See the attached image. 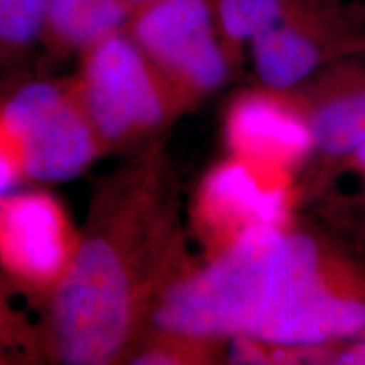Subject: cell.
<instances>
[{
    "label": "cell",
    "instance_id": "obj_8",
    "mask_svg": "<svg viewBox=\"0 0 365 365\" xmlns=\"http://www.w3.org/2000/svg\"><path fill=\"white\" fill-rule=\"evenodd\" d=\"M281 91L242 95L228 113L227 139L235 158L284 171L314 149L309 117L282 102Z\"/></svg>",
    "mask_w": 365,
    "mask_h": 365
},
{
    "label": "cell",
    "instance_id": "obj_1",
    "mask_svg": "<svg viewBox=\"0 0 365 365\" xmlns=\"http://www.w3.org/2000/svg\"><path fill=\"white\" fill-rule=\"evenodd\" d=\"M284 227L250 225L225 250L164 296L161 330L181 336L252 339L276 289Z\"/></svg>",
    "mask_w": 365,
    "mask_h": 365
},
{
    "label": "cell",
    "instance_id": "obj_4",
    "mask_svg": "<svg viewBox=\"0 0 365 365\" xmlns=\"http://www.w3.org/2000/svg\"><path fill=\"white\" fill-rule=\"evenodd\" d=\"M2 122L19 149L22 166L36 180H71L93 158L88 124L54 85L31 83L17 91Z\"/></svg>",
    "mask_w": 365,
    "mask_h": 365
},
{
    "label": "cell",
    "instance_id": "obj_6",
    "mask_svg": "<svg viewBox=\"0 0 365 365\" xmlns=\"http://www.w3.org/2000/svg\"><path fill=\"white\" fill-rule=\"evenodd\" d=\"M86 98L95 125L110 139L156 125L164 115L153 61L120 33L90 48Z\"/></svg>",
    "mask_w": 365,
    "mask_h": 365
},
{
    "label": "cell",
    "instance_id": "obj_10",
    "mask_svg": "<svg viewBox=\"0 0 365 365\" xmlns=\"http://www.w3.org/2000/svg\"><path fill=\"white\" fill-rule=\"evenodd\" d=\"M0 250L9 264L34 279H48L66 261L61 213L44 195H17L0 205Z\"/></svg>",
    "mask_w": 365,
    "mask_h": 365
},
{
    "label": "cell",
    "instance_id": "obj_2",
    "mask_svg": "<svg viewBox=\"0 0 365 365\" xmlns=\"http://www.w3.org/2000/svg\"><path fill=\"white\" fill-rule=\"evenodd\" d=\"M130 287L120 257L103 240L81 245L58 289L54 323L66 362L110 360L124 344Z\"/></svg>",
    "mask_w": 365,
    "mask_h": 365
},
{
    "label": "cell",
    "instance_id": "obj_3",
    "mask_svg": "<svg viewBox=\"0 0 365 365\" xmlns=\"http://www.w3.org/2000/svg\"><path fill=\"white\" fill-rule=\"evenodd\" d=\"M132 41L154 66L188 88L212 91L228 78L230 54L210 0H153L137 11Z\"/></svg>",
    "mask_w": 365,
    "mask_h": 365
},
{
    "label": "cell",
    "instance_id": "obj_15",
    "mask_svg": "<svg viewBox=\"0 0 365 365\" xmlns=\"http://www.w3.org/2000/svg\"><path fill=\"white\" fill-rule=\"evenodd\" d=\"M335 362L346 365H365V333L362 339L354 341L352 345L336 354Z\"/></svg>",
    "mask_w": 365,
    "mask_h": 365
},
{
    "label": "cell",
    "instance_id": "obj_12",
    "mask_svg": "<svg viewBox=\"0 0 365 365\" xmlns=\"http://www.w3.org/2000/svg\"><path fill=\"white\" fill-rule=\"evenodd\" d=\"M314 148L330 156L352 154L365 143V86L341 91L309 115Z\"/></svg>",
    "mask_w": 365,
    "mask_h": 365
},
{
    "label": "cell",
    "instance_id": "obj_13",
    "mask_svg": "<svg viewBox=\"0 0 365 365\" xmlns=\"http://www.w3.org/2000/svg\"><path fill=\"white\" fill-rule=\"evenodd\" d=\"M294 2L296 0H217L213 14L228 54L230 48L249 46L255 38L284 21Z\"/></svg>",
    "mask_w": 365,
    "mask_h": 365
},
{
    "label": "cell",
    "instance_id": "obj_18",
    "mask_svg": "<svg viewBox=\"0 0 365 365\" xmlns=\"http://www.w3.org/2000/svg\"><path fill=\"white\" fill-rule=\"evenodd\" d=\"M124 2H125L127 6H129L130 9H132V7L140 9V7L148 6V4H149V2H153V0H124Z\"/></svg>",
    "mask_w": 365,
    "mask_h": 365
},
{
    "label": "cell",
    "instance_id": "obj_5",
    "mask_svg": "<svg viewBox=\"0 0 365 365\" xmlns=\"http://www.w3.org/2000/svg\"><path fill=\"white\" fill-rule=\"evenodd\" d=\"M364 333L365 298L336 289L319 261L287 282L250 340L272 349L301 350Z\"/></svg>",
    "mask_w": 365,
    "mask_h": 365
},
{
    "label": "cell",
    "instance_id": "obj_16",
    "mask_svg": "<svg viewBox=\"0 0 365 365\" xmlns=\"http://www.w3.org/2000/svg\"><path fill=\"white\" fill-rule=\"evenodd\" d=\"M14 182H16V170H14V164L11 163V159L0 150V198L9 193V190L14 186Z\"/></svg>",
    "mask_w": 365,
    "mask_h": 365
},
{
    "label": "cell",
    "instance_id": "obj_17",
    "mask_svg": "<svg viewBox=\"0 0 365 365\" xmlns=\"http://www.w3.org/2000/svg\"><path fill=\"white\" fill-rule=\"evenodd\" d=\"M352 156H354L355 161H357L359 166H362L364 170H365V143L360 144L359 148L354 150V153H352Z\"/></svg>",
    "mask_w": 365,
    "mask_h": 365
},
{
    "label": "cell",
    "instance_id": "obj_14",
    "mask_svg": "<svg viewBox=\"0 0 365 365\" xmlns=\"http://www.w3.org/2000/svg\"><path fill=\"white\" fill-rule=\"evenodd\" d=\"M46 27V0H0V41L27 44Z\"/></svg>",
    "mask_w": 365,
    "mask_h": 365
},
{
    "label": "cell",
    "instance_id": "obj_9",
    "mask_svg": "<svg viewBox=\"0 0 365 365\" xmlns=\"http://www.w3.org/2000/svg\"><path fill=\"white\" fill-rule=\"evenodd\" d=\"M279 170L232 159L205 181L202 210L212 225L230 239L250 225H279L287 215V191L277 182ZM228 239V240H230Z\"/></svg>",
    "mask_w": 365,
    "mask_h": 365
},
{
    "label": "cell",
    "instance_id": "obj_7",
    "mask_svg": "<svg viewBox=\"0 0 365 365\" xmlns=\"http://www.w3.org/2000/svg\"><path fill=\"white\" fill-rule=\"evenodd\" d=\"M354 43L345 24L322 0H296L293 9L249 44L254 71L267 90L286 91L303 83L322 63Z\"/></svg>",
    "mask_w": 365,
    "mask_h": 365
},
{
    "label": "cell",
    "instance_id": "obj_11",
    "mask_svg": "<svg viewBox=\"0 0 365 365\" xmlns=\"http://www.w3.org/2000/svg\"><path fill=\"white\" fill-rule=\"evenodd\" d=\"M129 14L124 0H46V27L78 48H91L118 33Z\"/></svg>",
    "mask_w": 365,
    "mask_h": 365
}]
</instances>
